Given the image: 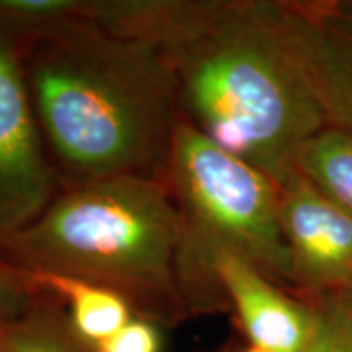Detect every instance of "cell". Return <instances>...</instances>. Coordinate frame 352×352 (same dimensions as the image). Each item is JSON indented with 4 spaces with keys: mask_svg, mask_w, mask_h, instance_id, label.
Listing matches in <instances>:
<instances>
[{
    "mask_svg": "<svg viewBox=\"0 0 352 352\" xmlns=\"http://www.w3.org/2000/svg\"><path fill=\"white\" fill-rule=\"evenodd\" d=\"M59 184L28 90L23 44L0 32V239L36 220Z\"/></svg>",
    "mask_w": 352,
    "mask_h": 352,
    "instance_id": "5b68a950",
    "label": "cell"
},
{
    "mask_svg": "<svg viewBox=\"0 0 352 352\" xmlns=\"http://www.w3.org/2000/svg\"><path fill=\"white\" fill-rule=\"evenodd\" d=\"M162 178L202 256L209 250L232 253L294 289L279 184L270 176L179 118Z\"/></svg>",
    "mask_w": 352,
    "mask_h": 352,
    "instance_id": "277c9868",
    "label": "cell"
},
{
    "mask_svg": "<svg viewBox=\"0 0 352 352\" xmlns=\"http://www.w3.org/2000/svg\"><path fill=\"white\" fill-rule=\"evenodd\" d=\"M118 33L162 52L182 120L279 186L303 145L329 127L276 0H129Z\"/></svg>",
    "mask_w": 352,
    "mask_h": 352,
    "instance_id": "6da1fadb",
    "label": "cell"
},
{
    "mask_svg": "<svg viewBox=\"0 0 352 352\" xmlns=\"http://www.w3.org/2000/svg\"><path fill=\"white\" fill-rule=\"evenodd\" d=\"M347 297H349V300H351V303H352V285L349 287V290H347V292H344Z\"/></svg>",
    "mask_w": 352,
    "mask_h": 352,
    "instance_id": "e0dca14e",
    "label": "cell"
},
{
    "mask_svg": "<svg viewBox=\"0 0 352 352\" xmlns=\"http://www.w3.org/2000/svg\"><path fill=\"white\" fill-rule=\"evenodd\" d=\"M20 352H82L46 320L33 318L2 329Z\"/></svg>",
    "mask_w": 352,
    "mask_h": 352,
    "instance_id": "7c38bea8",
    "label": "cell"
},
{
    "mask_svg": "<svg viewBox=\"0 0 352 352\" xmlns=\"http://www.w3.org/2000/svg\"><path fill=\"white\" fill-rule=\"evenodd\" d=\"M20 277L64 297L76 333L94 346L107 341L132 320L127 297L107 285L57 272L20 271Z\"/></svg>",
    "mask_w": 352,
    "mask_h": 352,
    "instance_id": "9c48e42d",
    "label": "cell"
},
{
    "mask_svg": "<svg viewBox=\"0 0 352 352\" xmlns=\"http://www.w3.org/2000/svg\"><path fill=\"white\" fill-rule=\"evenodd\" d=\"M296 170L352 217V131L324 127L298 152Z\"/></svg>",
    "mask_w": 352,
    "mask_h": 352,
    "instance_id": "30bf717a",
    "label": "cell"
},
{
    "mask_svg": "<svg viewBox=\"0 0 352 352\" xmlns=\"http://www.w3.org/2000/svg\"><path fill=\"white\" fill-rule=\"evenodd\" d=\"M204 258L250 342L264 352H305L314 331V307L296 300L266 274L235 254L209 250Z\"/></svg>",
    "mask_w": 352,
    "mask_h": 352,
    "instance_id": "ba28073f",
    "label": "cell"
},
{
    "mask_svg": "<svg viewBox=\"0 0 352 352\" xmlns=\"http://www.w3.org/2000/svg\"><path fill=\"white\" fill-rule=\"evenodd\" d=\"M0 352H20L10 341L7 340L6 334L0 331Z\"/></svg>",
    "mask_w": 352,
    "mask_h": 352,
    "instance_id": "9a60e30c",
    "label": "cell"
},
{
    "mask_svg": "<svg viewBox=\"0 0 352 352\" xmlns=\"http://www.w3.org/2000/svg\"><path fill=\"white\" fill-rule=\"evenodd\" d=\"M23 67L65 186L164 176L179 109L173 72L155 46L87 20L23 44Z\"/></svg>",
    "mask_w": 352,
    "mask_h": 352,
    "instance_id": "7a4b0ae2",
    "label": "cell"
},
{
    "mask_svg": "<svg viewBox=\"0 0 352 352\" xmlns=\"http://www.w3.org/2000/svg\"><path fill=\"white\" fill-rule=\"evenodd\" d=\"M0 241L20 271L80 277L124 297H173L182 289L227 302L160 176L64 186L36 220Z\"/></svg>",
    "mask_w": 352,
    "mask_h": 352,
    "instance_id": "3957f363",
    "label": "cell"
},
{
    "mask_svg": "<svg viewBox=\"0 0 352 352\" xmlns=\"http://www.w3.org/2000/svg\"><path fill=\"white\" fill-rule=\"evenodd\" d=\"M96 347L98 352H160V333L151 321L132 318Z\"/></svg>",
    "mask_w": 352,
    "mask_h": 352,
    "instance_id": "4fadbf2b",
    "label": "cell"
},
{
    "mask_svg": "<svg viewBox=\"0 0 352 352\" xmlns=\"http://www.w3.org/2000/svg\"><path fill=\"white\" fill-rule=\"evenodd\" d=\"M277 8L329 126L352 131V0H277Z\"/></svg>",
    "mask_w": 352,
    "mask_h": 352,
    "instance_id": "52a82bcc",
    "label": "cell"
},
{
    "mask_svg": "<svg viewBox=\"0 0 352 352\" xmlns=\"http://www.w3.org/2000/svg\"><path fill=\"white\" fill-rule=\"evenodd\" d=\"M241 352H264V351H261V349H256V347H248V349H245V351H241Z\"/></svg>",
    "mask_w": 352,
    "mask_h": 352,
    "instance_id": "2e32d148",
    "label": "cell"
},
{
    "mask_svg": "<svg viewBox=\"0 0 352 352\" xmlns=\"http://www.w3.org/2000/svg\"><path fill=\"white\" fill-rule=\"evenodd\" d=\"M28 298L15 279L0 271V321L19 316L25 310Z\"/></svg>",
    "mask_w": 352,
    "mask_h": 352,
    "instance_id": "5bb4252c",
    "label": "cell"
},
{
    "mask_svg": "<svg viewBox=\"0 0 352 352\" xmlns=\"http://www.w3.org/2000/svg\"><path fill=\"white\" fill-rule=\"evenodd\" d=\"M294 289L314 298L352 285V217L296 170L279 186Z\"/></svg>",
    "mask_w": 352,
    "mask_h": 352,
    "instance_id": "8992f818",
    "label": "cell"
},
{
    "mask_svg": "<svg viewBox=\"0 0 352 352\" xmlns=\"http://www.w3.org/2000/svg\"><path fill=\"white\" fill-rule=\"evenodd\" d=\"M314 331L305 352H352V303L344 292L308 298Z\"/></svg>",
    "mask_w": 352,
    "mask_h": 352,
    "instance_id": "8fae6325",
    "label": "cell"
}]
</instances>
